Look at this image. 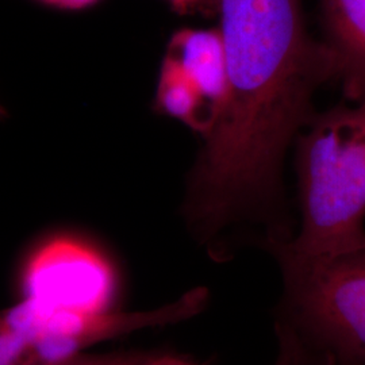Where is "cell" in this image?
<instances>
[{"instance_id": "5bb4252c", "label": "cell", "mask_w": 365, "mask_h": 365, "mask_svg": "<svg viewBox=\"0 0 365 365\" xmlns=\"http://www.w3.org/2000/svg\"><path fill=\"white\" fill-rule=\"evenodd\" d=\"M123 360V356H113V357H80L76 356L71 360H66L64 363H58L54 365H120Z\"/></svg>"}, {"instance_id": "5b68a950", "label": "cell", "mask_w": 365, "mask_h": 365, "mask_svg": "<svg viewBox=\"0 0 365 365\" xmlns=\"http://www.w3.org/2000/svg\"><path fill=\"white\" fill-rule=\"evenodd\" d=\"M207 292L196 288L180 299L150 312L119 313L106 310L80 314L56 312L46 315L38 337L30 346L26 365H54L71 360L88 346L148 327H164L199 313Z\"/></svg>"}, {"instance_id": "30bf717a", "label": "cell", "mask_w": 365, "mask_h": 365, "mask_svg": "<svg viewBox=\"0 0 365 365\" xmlns=\"http://www.w3.org/2000/svg\"><path fill=\"white\" fill-rule=\"evenodd\" d=\"M279 351L274 365H306L302 348L292 331L283 325L274 324Z\"/></svg>"}, {"instance_id": "7a4b0ae2", "label": "cell", "mask_w": 365, "mask_h": 365, "mask_svg": "<svg viewBox=\"0 0 365 365\" xmlns=\"http://www.w3.org/2000/svg\"><path fill=\"white\" fill-rule=\"evenodd\" d=\"M315 114L299 138L300 225L272 244L304 259L365 247V98ZM267 247V248H269Z\"/></svg>"}, {"instance_id": "6da1fadb", "label": "cell", "mask_w": 365, "mask_h": 365, "mask_svg": "<svg viewBox=\"0 0 365 365\" xmlns=\"http://www.w3.org/2000/svg\"><path fill=\"white\" fill-rule=\"evenodd\" d=\"M227 98L191 172L182 214L202 244L264 223L265 245L294 235L283 211L287 148L315 117L318 88L337 78L325 42L309 36L300 0H215Z\"/></svg>"}, {"instance_id": "4fadbf2b", "label": "cell", "mask_w": 365, "mask_h": 365, "mask_svg": "<svg viewBox=\"0 0 365 365\" xmlns=\"http://www.w3.org/2000/svg\"><path fill=\"white\" fill-rule=\"evenodd\" d=\"M39 4L58 9V10H68V11H75V10H84L88 9L93 4L99 3L101 0H34Z\"/></svg>"}, {"instance_id": "7c38bea8", "label": "cell", "mask_w": 365, "mask_h": 365, "mask_svg": "<svg viewBox=\"0 0 365 365\" xmlns=\"http://www.w3.org/2000/svg\"><path fill=\"white\" fill-rule=\"evenodd\" d=\"M172 9L179 14H191L207 9L215 10V0H168Z\"/></svg>"}, {"instance_id": "9a60e30c", "label": "cell", "mask_w": 365, "mask_h": 365, "mask_svg": "<svg viewBox=\"0 0 365 365\" xmlns=\"http://www.w3.org/2000/svg\"><path fill=\"white\" fill-rule=\"evenodd\" d=\"M7 115V113H6V110L1 107V105H0V119H3V118L6 117Z\"/></svg>"}, {"instance_id": "8992f818", "label": "cell", "mask_w": 365, "mask_h": 365, "mask_svg": "<svg viewBox=\"0 0 365 365\" xmlns=\"http://www.w3.org/2000/svg\"><path fill=\"white\" fill-rule=\"evenodd\" d=\"M165 57L179 66L218 122L227 98L226 60L220 29L178 30L170 37Z\"/></svg>"}, {"instance_id": "277c9868", "label": "cell", "mask_w": 365, "mask_h": 365, "mask_svg": "<svg viewBox=\"0 0 365 365\" xmlns=\"http://www.w3.org/2000/svg\"><path fill=\"white\" fill-rule=\"evenodd\" d=\"M24 299L46 313L111 310L118 289L111 257L90 238L54 233L30 250L22 268Z\"/></svg>"}, {"instance_id": "9c48e42d", "label": "cell", "mask_w": 365, "mask_h": 365, "mask_svg": "<svg viewBox=\"0 0 365 365\" xmlns=\"http://www.w3.org/2000/svg\"><path fill=\"white\" fill-rule=\"evenodd\" d=\"M30 341L16 331L0 312V365H26Z\"/></svg>"}, {"instance_id": "52a82bcc", "label": "cell", "mask_w": 365, "mask_h": 365, "mask_svg": "<svg viewBox=\"0 0 365 365\" xmlns=\"http://www.w3.org/2000/svg\"><path fill=\"white\" fill-rule=\"evenodd\" d=\"M327 43L345 96L365 98V0H321Z\"/></svg>"}, {"instance_id": "8fae6325", "label": "cell", "mask_w": 365, "mask_h": 365, "mask_svg": "<svg viewBox=\"0 0 365 365\" xmlns=\"http://www.w3.org/2000/svg\"><path fill=\"white\" fill-rule=\"evenodd\" d=\"M120 365H211V361H200L184 354L161 353L146 356H123Z\"/></svg>"}, {"instance_id": "ba28073f", "label": "cell", "mask_w": 365, "mask_h": 365, "mask_svg": "<svg viewBox=\"0 0 365 365\" xmlns=\"http://www.w3.org/2000/svg\"><path fill=\"white\" fill-rule=\"evenodd\" d=\"M155 108L158 114L180 120L203 138L212 130L217 118L202 101L179 66L164 56L157 81Z\"/></svg>"}, {"instance_id": "3957f363", "label": "cell", "mask_w": 365, "mask_h": 365, "mask_svg": "<svg viewBox=\"0 0 365 365\" xmlns=\"http://www.w3.org/2000/svg\"><path fill=\"white\" fill-rule=\"evenodd\" d=\"M268 250L283 282L274 324L292 331L306 365H365V247L329 259Z\"/></svg>"}]
</instances>
